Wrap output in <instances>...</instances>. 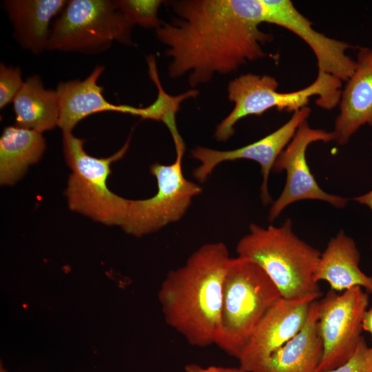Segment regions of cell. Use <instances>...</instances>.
<instances>
[{
	"mask_svg": "<svg viewBox=\"0 0 372 372\" xmlns=\"http://www.w3.org/2000/svg\"><path fill=\"white\" fill-rule=\"evenodd\" d=\"M171 5L177 17L156 29L168 47L169 77L188 73L194 87L265 56L262 45L272 35L259 28L261 0H178Z\"/></svg>",
	"mask_w": 372,
	"mask_h": 372,
	"instance_id": "6da1fadb",
	"label": "cell"
},
{
	"mask_svg": "<svg viewBox=\"0 0 372 372\" xmlns=\"http://www.w3.org/2000/svg\"><path fill=\"white\" fill-rule=\"evenodd\" d=\"M231 258L225 243H206L161 284L158 299L165 322L192 346L216 343L223 283Z\"/></svg>",
	"mask_w": 372,
	"mask_h": 372,
	"instance_id": "7a4b0ae2",
	"label": "cell"
},
{
	"mask_svg": "<svg viewBox=\"0 0 372 372\" xmlns=\"http://www.w3.org/2000/svg\"><path fill=\"white\" fill-rule=\"evenodd\" d=\"M292 226L290 218L280 227L251 223L237 243L238 256L260 265L283 298L322 296L314 280L321 252L297 236Z\"/></svg>",
	"mask_w": 372,
	"mask_h": 372,
	"instance_id": "3957f363",
	"label": "cell"
},
{
	"mask_svg": "<svg viewBox=\"0 0 372 372\" xmlns=\"http://www.w3.org/2000/svg\"><path fill=\"white\" fill-rule=\"evenodd\" d=\"M282 295L254 261L231 258L222 291L220 327L215 344L238 358L254 330Z\"/></svg>",
	"mask_w": 372,
	"mask_h": 372,
	"instance_id": "277c9868",
	"label": "cell"
},
{
	"mask_svg": "<svg viewBox=\"0 0 372 372\" xmlns=\"http://www.w3.org/2000/svg\"><path fill=\"white\" fill-rule=\"evenodd\" d=\"M278 87L277 80L267 74L247 73L231 80L227 96L234 106L217 126L214 132L216 141H228L235 133L236 123L247 116H259L274 107L278 111L295 112L307 106L313 96H318V106L331 110L340 103L342 94V81L321 70L311 85L300 90L282 93L278 92Z\"/></svg>",
	"mask_w": 372,
	"mask_h": 372,
	"instance_id": "5b68a950",
	"label": "cell"
},
{
	"mask_svg": "<svg viewBox=\"0 0 372 372\" xmlns=\"http://www.w3.org/2000/svg\"><path fill=\"white\" fill-rule=\"evenodd\" d=\"M130 142L113 155L97 158L84 149L85 140L63 132V149L65 161L71 169L65 192L69 208L106 225H122L130 200L118 196L107 187L112 163L122 158Z\"/></svg>",
	"mask_w": 372,
	"mask_h": 372,
	"instance_id": "8992f818",
	"label": "cell"
},
{
	"mask_svg": "<svg viewBox=\"0 0 372 372\" xmlns=\"http://www.w3.org/2000/svg\"><path fill=\"white\" fill-rule=\"evenodd\" d=\"M132 26L116 1L70 0L54 23L48 50L97 54L130 44Z\"/></svg>",
	"mask_w": 372,
	"mask_h": 372,
	"instance_id": "52a82bcc",
	"label": "cell"
},
{
	"mask_svg": "<svg viewBox=\"0 0 372 372\" xmlns=\"http://www.w3.org/2000/svg\"><path fill=\"white\" fill-rule=\"evenodd\" d=\"M174 144L176 158L173 163H155L150 167V172L157 182L156 193L146 199L130 200L121 225L126 233L142 236L178 221L185 214L193 198L202 192L200 186L184 176L183 139L175 140Z\"/></svg>",
	"mask_w": 372,
	"mask_h": 372,
	"instance_id": "ba28073f",
	"label": "cell"
},
{
	"mask_svg": "<svg viewBox=\"0 0 372 372\" xmlns=\"http://www.w3.org/2000/svg\"><path fill=\"white\" fill-rule=\"evenodd\" d=\"M369 297L355 287L338 294L331 289L318 300V328L323 353L318 372H326L346 362L362 338V322Z\"/></svg>",
	"mask_w": 372,
	"mask_h": 372,
	"instance_id": "9c48e42d",
	"label": "cell"
},
{
	"mask_svg": "<svg viewBox=\"0 0 372 372\" xmlns=\"http://www.w3.org/2000/svg\"><path fill=\"white\" fill-rule=\"evenodd\" d=\"M335 141L333 132L313 129L307 121L298 128L291 141L276 159L272 170L276 173L286 172L285 187L269 211L268 220H274L290 204L306 200L325 201L336 208H343L349 199L327 193L320 188L310 171L306 158V151L313 142Z\"/></svg>",
	"mask_w": 372,
	"mask_h": 372,
	"instance_id": "30bf717a",
	"label": "cell"
},
{
	"mask_svg": "<svg viewBox=\"0 0 372 372\" xmlns=\"http://www.w3.org/2000/svg\"><path fill=\"white\" fill-rule=\"evenodd\" d=\"M320 296L280 298L261 320L243 348L238 358L239 368L246 372H264L271 355L302 328L311 304Z\"/></svg>",
	"mask_w": 372,
	"mask_h": 372,
	"instance_id": "8fae6325",
	"label": "cell"
},
{
	"mask_svg": "<svg viewBox=\"0 0 372 372\" xmlns=\"http://www.w3.org/2000/svg\"><path fill=\"white\" fill-rule=\"evenodd\" d=\"M311 113L308 106L293 112L291 118L280 127L261 139L247 145L232 150H216L204 147H196L192 157L200 164L194 169V177L199 182H205L215 167L223 162L238 159H249L260 164L262 175L260 196L265 205L271 202L269 193L268 180L273 165L293 138L299 126L307 121Z\"/></svg>",
	"mask_w": 372,
	"mask_h": 372,
	"instance_id": "7c38bea8",
	"label": "cell"
},
{
	"mask_svg": "<svg viewBox=\"0 0 372 372\" xmlns=\"http://www.w3.org/2000/svg\"><path fill=\"white\" fill-rule=\"evenodd\" d=\"M263 22L282 26L299 37L311 48L318 62V70L348 81L356 68V61L346 54L351 46L329 38L312 28V23L289 0H261Z\"/></svg>",
	"mask_w": 372,
	"mask_h": 372,
	"instance_id": "4fadbf2b",
	"label": "cell"
},
{
	"mask_svg": "<svg viewBox=\"0 0 372 372\" xmlns=\"http://www.w3.org/2000/svg\"><path fill=\"white\" fill-rule=\"evenodd\" d=\"M103 70V66L96 65L86 79L61 82L57 85L58 126L63 132H72L83 118L102 112H116L141 116L142 107L115 105L105 99L103 87L97 83Z\"/></svg>",
	"mask_w": 372,
	"mask_h": 372,
	"instance_id": "5bb4252c",
	"label": "cell"
},
{
	"mask_svg": "<svg viewBox=\"0 0 372 372\" xmlns=\"http://www.w3.org/2000/svg\"><path fill=\"white\" fill-rule=\"evenodd\" d=\"M355 70L342 91L340 113L333 131L335 141L346 144L362 126H372V51L360 49Z\"/></svg>",
	"mask_w": 372,
	"mask_h": 372,
	"instance_id": "9a60e30c",
	"label": "cell"
},
{
	"mask_svg": "<svg viewBox=\"0 0 372 372\" xmlns=\"http://www.w3.org/2000/svg\"><path fill=\"white\" fill-rule=\"evenodd\" d=\"M360 259L354 240L340 230L321 253L314 280L318 283L321 280L327 282L335 291L360 287L368 293H372V277L361 271Z\"/></svg>",
	"mask_w": 372,
	"mask_h": 372,
	"instance_id": "2e32d148",
	"label": "cell"
},
{
	"mask_svg": "<svg viewBox=\"0 0 372 372\" xmlns=\"http://www.w3.org/2000/svg\"><path fill=\"white\" fill-rule=\"evenodd\" d=\"M65 0H7L3 1L14 35L19 44L34 54L47 50L51 20L61 13Z\"/></svg>",
	"mask_w": 372,
	"mask_h": 372,
	"instance_id": "e0dca14e",
	"label": "cell"
},
{
	"mask_svg": "<svg viewBox=\"0 0 372 372\" xmlns=\"http://www.w3.org/2000/svg\"><path fill=\"white\" fill-rule=\"evenodd\" d=\"M322 353L316 300L310 305L302 328L271 355L264 372H318Z\"/></svg>",
	"mask_w": 372,
	"mask_h": 372,
	"instance_id": "ac0fdd59",
	"label": "cell"
},
{
	"mask_svg": "<svg viewBox=\"0 0 372 372\" xmlns=\"http://www.w3.org/2000/svg\"><path fill=\"white\" fill-rule=\"evenodd\" d=\"M46 147L41 132L17 125L3 129L0 138V183L12 185L37 163Z\"/></svg>",
	"mask_w": 372,
	"mask_h": 372,
	"instance_id": "d6986e66",
	"label": "cell"
},
{
	"mask_svg": "<svg viewBox=\"0 0 372 372\" xmlns=\"http://www.w3.org/2000/svg\"><path fill=\"white\" fill-rule=\"evenodd\" d=\"M17 126L43 133L58 126L56 90L45 89L38 75L28 77L13 101Z\"/></svg>",
	"mask_w": 372,
	"mask_h": 372,
	"instance_id": "ffe728a7",
	"label": "cell"
},
{
	"mask_svg": "<svg viewBox=\"0 0 372 372\" xmlns=\"http://www.w3.org/2000/svg\"><path fill=\"white\" fill-rule=\"evenodd\" d=\"M149 73L158 90L156 100L150 105L142 107V118L162 121L167 125L171 134L178 132L175 121V114L179 108L180 102L186 98L197 95V90H189L176 96L167 95L159 82L157 75L156 61L153 55L147 56Z\"/></svg>",
	"mask_w": 372,
	"mask_h": 372,
	"instance_id": "44dd1931",
	"label": "cell"
},
{
	"mask_svg": "<svg viewBox=\"0 0 372 372\" xmlns=\"http://www.w3.org/2000/svg\"><path fill=\"white\" fill-rule=\"evenodd\" d=\"M160 0H119L116 5L127 21L132 25L157 29L161 24L158 10L163 3Z\"/></svg>",
	"mask_w": 372,
	"mask_h": 372,
	"instance_id": "7402d4cb",
	"label": "cell"
},
{
	"mask_svg": "<svg viewBox=\"0 0 372 372\" xmlns=\"http://www.w3.org/2000/svg\"><path fill=\"white\" fill-rule=\"evenodd\" d=\"M21 69L18 67H7L0 65V108H4L13 102L23 85Z\"/></svg>",
	"mask_w": 372,
	"mask_h": 372,
	"instance_id": "603a6c76",
	"label": "cell"
},
{
	"mask_svg": "<svg viewBox=\"0 0 372 372\" xmlns=\"http://www.w3.org/2000/svg\"><path fill=\"white\" fill-rule=\"evenodd\" d=\"M326 372H372V346L363 337L353 355L340 366Z\"/></svg>",
	"mask_w": 372,
	"mask_h": 372,
	"instance_id": "cb8c5ba5",
	"label": "cell"
},
{
	"mask_svg": "<svg viewBox=\"0 0 372 372\" xmlns=\"http://www.w3.org/2000/svg\"><path fill=\"white\" fill-rule=\"evenodd\" d=\"M185 372H246L241 369L221 366H204L197 364H188L184 368Z\"/></svg>",
	"mask_w": 372,
	"mask_h": 372,
	"instance_id": "d4e9b609",
	"label": "cell"
},
{
	"mask_svg": "<svg viewBox=\"0 0 372 372\" xmlns=\"http://www.w3.org/2000/svg\"><path fill=\"white\" fill-rule=\"evenodd\" d=\"M362 330L369 332L372 340V306L364 313L362 322Z\"/></svg>",
	"mask_w": 372,
	"mask_h": 372,
	"instance_id": "484cf974",
	"label": "cell"
},
{
	"mask_svg": "<svg viewBox=\"0 0 372 372\" xmlns=\"http://www.w3.org/2000/svg\"><path fill=\"white\" fill-rule=\"evenodd\" d=\"M353 200L360 204L368 206L372 211V190H371L370 192H367L366 194L364 195L354 197L353 198ZM371 247H372V240H371Z\"/></svg>",
	"mask_w": 372,
	"mask_h": 372,
	"instance_id": "4316f807",
	"label": "cell"
},
{
	"mask_svg": "<svg viewBox=\"0 0 372 372\" xmlns=\"http://www.w3.org/2000/svg\"><path fill=\"white\" fill-rule=\"evenodd\" d=\"M371 51H372V49H371Z\"/></svg>",
	"mask_w": 372,
	"mask_h": 372,
	"instance_id": "83f0119b",
	"label": "cell"
}]
</instances>
